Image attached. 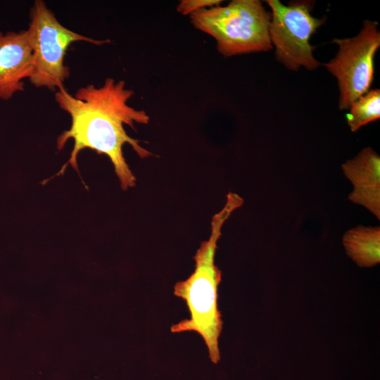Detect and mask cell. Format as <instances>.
I'll return each mask as SVG.
<instances>
[{
  "mask_svg": "<svg viewBox=\"0 0 380 380\" xmlns=\"http://www.w3.org/2000/svg\"><path fill=\"white\" fill-rule=\"evenodd\" d=\"M133 94L132 90L125 88L124 81L116 82L110 77L100 87H82L74 95L65 87L56 92L58 106L71 118L70 129L57 138V149L61 151L69 139L74 141L70 159L58 175L68 164L78 172L77 156L81 151L89 148L109 158L123 190L134 186L136 178L124 157L123 146L129 144L141 158L152 153L140 145L139 140L128 136L124 128V125L134 129L135 123L149 122L146 111L128 105Z\"/></svg>",
  "mask_w": 380,
  "mask_h": 380,
  "instance_id": "1",
  "label": "cell"
},
{
  "mask_svg": "<svg viewBox=\"0 0 380 380\" xmlns=\"http://www.w3.org/2000/svg\"><path fill=\"white\" fill-rule=\"evenodd\" d=\"M243 203V199L235 193L229 192L227 195L224 207L212 217L209 239L201 243L194 257V272L186 279L177 282L174 287V294L186 302L190 318L173 324L171 331L199 334L207 346L210 360L215 364L220 360L218 339L222 328L217 307V290L222 272L215 264V255L224 223Z\"/></svg>",
  "mask_w": 380,
  "mask_h": 380,
  "instance_id": "2",
  "label": "cell"
},
{
  "mask_svg": "<svg viewBox=\"0 0 380 380\" xmlns=\"http://www.w3.org/2000/svg\"><path fill=\"white\" fill-rule=\"evenodd\" d=\"M197 30L212 36L218 51L229 57L272 48L271 15L258 0H233L225 6L204 8L190 15Z\"/></svg>",
  "mask_w": 380,
  "mask_h": 380,
  "instance_id": "3",
  "label": "cell"
},
{
  "mask_svg": "<svg viewBox=\"0 0 380 380\" xmlns=\"http://www.w3.org/2000/svg\"><path fill=\"white\" fill-rule=\"evenodd\" d=\"M29 17L27 30L34 60V74L29 81L37 88L51 91L64 88V82L70 75L65 57L71 44L84 42L102 45L110 42L95 39L68 29L42 0L34 1Z\"/></svg>",
  "mask_w": 380,
  "mask_h": 380,
  "instance_id": "4",
  "label": "cell"
},
{
  "mask_svg": "<svg viewBox=\"0 0 380 380\" xmlns=\"http://www.w3.org/2000/svg\"><path fill=\"white\" fill-rule=\"evenodd\" d=\"M377 25L366 20L357 36L333 41L338 45V51L325 67L338 80L341 110L348 109L369 91L374 77V57L380 46Z\"/></svg>",
  "mask_w": 380,
  "mask_h": 380,
  "instance_id": "5",
  "label": "cell"
},
{
  "mask_svg": "<svg viewBox=\"0 0 380 380\" xmlns=\"http://www.w3.org/2000/svg\"><path fill=\"white\" fill-rule=\"evenodd\" d=\"M272 10L269 34L277 59L291 70H314L320 63L312 54L310 39L324 23L310 13V3L285 6L277 0L266 1Z\"/></svg>",
  "mask_w": 380,
  "mask_h": 380,
  "instance_id": "6",
  "label": "cell"
},
{
  "mask_svg": "<svg viewBox=\"0 0 380 380\" xmlns=\"http://www.w3.org/2000/svg\"><path fill=\"white\" fill-rule=\"evenodd\" d=\"M34 60L27 30L0 31V99L9 100L25 89L34 74Z\"/></svg>",
  "mask_w": 380,
  "mask_h": 380,
  "instance_id": "7",
  "label": "cell"
},
{
  "mask_svg": "<svg viewBox=\"0 0 380 380\" xmlns=\"http://www.w3.org/2000/svg\"><path fill=\"white\" fill-rule=\"evenodd\" d=\"M341 167L353 186L348 199L364 206L380 220V156L367 147Z\"/></svg>",
  "mask_w": 380,
  "mask_h": 380,
  "instance_id": "8",
  "label": "cell"
},
{
  "mask_svg": "<svg viewBox=\"0 0 380 380\" xmlns=\"http://www.w3.org/2000/svg\"><path fill=\"white\" fill-rule=\"evenodd\" d=\"M347 255L361 267H371L380 262V227L358 225L343 236Z\"/></svg>",
  "mask_w": 380,
  "mask_h": 380,
  "instance_id": "9",
  "label": "cell"
},
{
  "mask_svg": "<svg viewBox=\"0 0 380 380\" xmlns=\"http://www.w3.org/2000/svg\"><path fill=\"white\" fill-rule=\"evenodd\" d=\"M346 115L352 132L380 118V91L372 89L353 101Z\"/></svg>",
  "mask_w": 380,
  "mask_h": 380,
  "instance_id": "10",
  "label": "cell"
},
{
  "mask_svg": "<svg viewBox=\"0 0 380 380\" xmlns=\"http://www.w3.org/2000/svg\"><path fill=\"white\" fill-rule=\"evenodd\" d=\"M222 1L220 0H182L177 10L183 15H191L204 8L217 6Z\"/></svg>",
  "mask_w": 380,
  "mask_h": 380,
  "instance_id": "11",
  "label": "cell"
}]
</instances>
